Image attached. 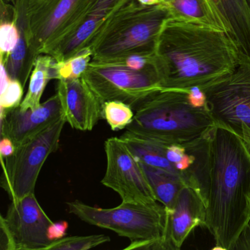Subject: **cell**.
I'll list each match as a JSON object with an SVG mask.
<instances>
[{"instance_id":"cell-28","label":"cell","mask_w":250,"mask_h":250,"mask_svg":"<svg viewBox=\"0 0 250 250\" xmlns=\"http://www.w3.org/2000/svg\"><path fill=\"white\" fill-rule=\"evenodd\" d=\"M68 223L66 221L53 222L48 229V236L51 242L66 237Z\"/></svg>"},{"instance_id":"cell-25","label":"cell","mask_w":250,"mask_h":250,"mask_svg":"<svg viewBox=\"0 0 250 250\" xmlns=\"http://www.w3.org/2000/svg\"><path fill=\"white\" fill-rule=\"evenodd\" d=\"M19 28L11 22H1L0 26V52L1 57L10 54L20 40Z\"/></svg>"},{"instance_id":"cell-13","label":"cell","mask_w":250,"mask_h":250,"mask_svg":"<svg viewBox=\"0 0 250 250\" xmlns=\"http://www.w3.org/2000/svg\"><path fill=\"white\" fill-rule=\"evenodd\" d=\"M63 117L57 93L35 109L22 111L19 105L1 110V138H9L15 147L22 145Z\"/></svg>"},{"instance_id":"cell-11","label":"cell","mask_w":250,"mask_h":250,"mask_svg":"<svg viewBox=\"0 0 250 250\" xmlns=\"http://www.w3.org/2000/svg\"><path fill=\"white\" fill-rule=\"evenodd\" d=\"M4 219L19 250H42L53 242L48 236L53 222L44 212L35 193L10 203Z\"/></svg>"},{"instance_id":"cell-7","label":"cell","mask_w":250,"mask_h":250,"mask_svg":"<svg viewBox=\"0 0 250 250\" xmlns=\"http://www.w3.org/2000/svg\"><path fill=\"white\" fill-rule=\"evenodd\" d=\"M66 121L62 117L22 145L8 157H1L0 186L11 202L35 193L41 168L50 154L57 151Z\"/></svg>"},{"instance_id":"cell-26","label":"cell","mask_w":250,"mask_h":250,"mask_svg":"<svg viewBox=\"0 0 250 250\" xmlns=\"http://www.w3.org/2000/svg\"><path fill=\"white\" fill-rule=\"evenodd\" d=\"M23 86L19 81L11 80L4 91L0 92L1 110L11 109L19 106L23 95Z\"/></svg>"},{"instance_id":"cell-21","label":"cell","mask_w":250,"mask_h":250,"mask_svg":"<svg viewBox=\"0 0 250 250\" xmlns=\"http://www.w3.org/2000/svg\"><path fill=\"white\" fill-rule=\"evenodd\" d=\"M92 57V51L86 49L66 61L56 62L54 65V79L60 81L80 79L88 69Z\"/></svg>"},{"instance_id":"cell-37","label":"cell","mask_w":250,"mask_h":250,"mask_svg":"<svg viewBox=\"0 0 250 250\" xmlns=\"http://www.w3.org/2000/svg\"><path fill=\"white\" fill-rule=\"evenodd\" d=\"M171 1V0H161V2L163 3H167L169 2V1Z\"/></svg>"},{"instance_id":"cell-35","label":"cell","mask_w":250,"mask_h":250,"mask_svg":"<svg viewBox=\"0 0 250 250\" xmlns=\"http://www.w3.org/2000/svg\"><path fill=\"white\" fill-rule=\"evenodd\" d=\"M211 250H228L226 249L224 247L220 246V245H216L214 248H212Z\"/></svg>"},{"instance_id":"cell-20","label":"cell","mask_w":250,"mask_h":250,"mask_svg":"<svg viewBox=\"0 0 250 250\" xmlns=\"http://www.w3.org/2000/svg\"><path fill=\"white\" fill-rule=\"evenodd\" d=\"M56 60L51 56L41 54L37 58L30 75L29 87L19 108L22 111L35 109L41 105V97L47 83L54 79V65Z\"/></svg>"},{"instance_id":"cell-9","label":"cell","mask_w":250,"mask_h":250,"mask_svg":"<svg viewBox=\"0 0 250 250\" xmlns=\"http://www.w3.org/2000/svg\"><path fill=\"white\" fill-rule=\"evenodd\" d=\"M202 90L215 125L236 134L250 154V59H241L233 73Z\"/></svg>"},{"instance_id":"cell-16","label":"cell","mask_w":250,"mask_h":250,"mask_svg":"<svg viewBox=\"0 0 250 250\" xmlns=\"http://www.w3.org/2000/svg\"><path fill=\"white\" fill-rule=\"evenodd\" d=\"M213 13L237 48L241 59L250 60L249 0H206Z\"/></svg>"},{"instance_id":"cell-8","label":"cell","mask_w":250,"mask_h":250,"mask_svg":"<svg viewBox=\"0 0 250 250\" xmlns=\"http://www.w3.org/2000/svg\"><path fill=\"white\" fill-rule=\"evenodd\" d=\"M82 79L102 104L120 101L133 110L151 94L161 90L154 63L139 70L124 61H91Z\"/></svg>"},{"instance_id":"cell-18","label":"cell","mask_w":250,"mask_h":250,"mask_svg":"<svg viewBox=\"0 0 250 250\" xmlns=\"http://www.w3.org/2000/svg\"><path fill=\"white\" fill-rule=\"evenodd\" d=\"M139 163L157 202L162 204L168 212L171 211L179 192L185 186L182 176Z\"/></svg>"},{"instance_id":"cell-34","label":"cell","mask_w":250,"mask_h":250,"mask_svg":"<svg viewBox=\"0 0 250 250\" xmlns=\"http://www.w3.org/2000/svg\"><path fill=\"white\" fill-rule=\"evenodd\" d=\"M138 1L142 5L151 6L159 4L161 2V0H138Z\"/></svg>"},{"instance_id":"cell-31","label":"cell","mask_w":250,"mask_h":250,"mask_svg":"<svg viewBox=\"0 0 250 250\" xmlns=\"http://www.w3.org/2000/svg\"><path fill=\"white\" fill-rule=\"evenodd\" d=\"M158 241L131 242L130 245L121 250H154Z\"/></svg>"},{"instance_id":"cell-19","label":"cell","mask_w":250,"mask_h":250,"mask_svg":"<svg viewBox=\"0 0 250 250\" xmlns=\"http://www.w3.org/2000/svg\"><path fill=\"white\" fill-rule=\"evenodd\" d=\"M164 4L173 20L224 30L206 0H171Z\"/></svg>"},{"instance_id":"cell-6","label":"cell","mask_w":250,"mask_h":250,"mask_svg":"<svg viewBox=\"0 0 250 250\" xmlns=\"http://www.w3.org/2000/svg\"><path fill=\"white\" fill-rule=\"evenodd\" d=\"M69 211L82 221L113 230L131 242L158 241L167 230L168 214L162 204L122 202L111 208H98L76 200L67 203Z\"/></svg>"},{"instance_id":"cell-3","label":"cell","mask_w":250,"mask_h":250,"mask_svg":"<svg viewBox=\"0 0 250 250\" xmlns=\"http://www.w3.org/2000/svg\"><path fill=\"white\" fill-rule=\"evenodd\" d=\"M189 92L157 91L135 108V117L126 130L165 145L186 149L207 138L215 123L207 108H195Z\"/></svg>"},{"instance_id":"cell-23","label":"cell","mask_w":250,"mask_h":250,"mask_svg":"<svg viewBox=\"0 0 250 250\" xmlns=\"http://www.w3.org/2000/svg\"><path fill=\"white\" fill-rule=\"evenodd\" d=\"M110 242V238L106 235L66 236L42 250H90Z\"/></svg>"},{"instance_id":"cell-36","label":"cell","mask_w":250,"mask_h":250,"mask_svg":"<svg viewBox=\"0 0 250 250\" xmlns=\"http://www.w3.org/2000/svg\"><path fill=\"white\" fill-rule=\"evenodd\" d=\"M248 205H249V209H250V189L249 192H248Z\"/></svg>"},{"instance_id":"cell-22","label":"cell","mask_w":250,"mask_h":250,"mask_svg":"<svg viewBox=\"0 0 250 250\" xmlns=\"http://www.w3.org/2000/svg\"><path fill=\"white\" fill-rule=\"evenodd\" d=\"M135 112L130 105L120 101H107L103 104V118L113 131L127 128L133 122Z\"/></svg>"},{"instance_id":"cell-1","label":"cell","mask_w":250,"mask_h":250,"mask_svg":"<svg viewBox=\"0 0 250 250\" xmlns=\"http://www.w3.org/2000/svg\"><path fill=\"white\" fill-rule=\"evenodd\" d=\"M240 60L224 30L172 19L163 26L153 57L161 89L186 92L230 74Z\"/></svg>"},{"instance_id":"cell-27","label":"cell","mask_w":250,"mask_h":250,"mask_svg":"<svg viewBox=\"0 0 250 250\" xmlns=\"http://www.w3.org/2000/svg\"><path fill=\"white\" fill-rule=\"evenodd\" d=\"M0 250H19L3 215H0Z\"/></svg>"},{"instance_id":"cell-4","label":"cell","mask_w":250,"mask_h":250,"mask_svg":"<svg viewBox=\"0 0 250 250\" xmlns=\"http://www.w3.org/2000/svg\"><path fill=\"white\" fill-rule=\"evenodd\" d=\"M170 19L167 6L142 5L131 0L107 26L91 51L95 62H118L132 56L152 57L163 26Z\"/></svg>"},{"instance_id":"cell-14","label":"cell","mask_w":250,"mask_h":250,"mask_svg":"<svg viewBox=\"0 0 250 250\" xmlns=\"http://www.w3.org/2000/svg\"><path fill=\"white\" fill-rule=\"evenodd\" d=\"M56 93L63 117L73 129L91 131L103 118L102 103L82 78L58 81Z\"/></svg>"},{"instance_id":"cell-10","label":"cell","mask_w":250,"mask_h":250,"mask_svg":"<svg viewBox=\"0 0 250 250\" xmlns=\"http://www.w3.org/2000/svg\"><path fill=\"white\" fill-rule=\"evenodd\" d=\"M104 149L107 168L101 184L117 192L122 202L157 203L140 163L120 137L108 138Z\"/></svg>"},{"instance_id":"cell-29","label":"cell","mask_w":250,"mask_h":250,"mask_svg":"<svg viewBox=\"0 0 250 250\" xmlns=\"http://www.w3.org/2000/svg\"><path fill=\"white\" fill-rule=\"evenodd\" d=\"M229 250H250V220Z\"/></svg>"},{"instance_id":"cell-33","label":"cell","mask_w":250,"mask_h":250,"mask_svg":"<svg viewBox=\"0 0 250 250\" xmlns=\"http://www.w3.org/2000/svg\"><path fill=\"white\" fill-rule=\"evenodd\" d=\"M181 248L176 246L174 242L170 239L168 233H166L165 236L157 242L154 250H180Z\"/></svg>"},{"instance_id":"cell-32","label":"cell","mask_w":250,"mask_h":250,"mask_svg":"<svg viewBox=\"0 0 250 250\" xmlns=\"http://www.w3.org/2000/svg\"><path fill=\"white\" fill-rule=\"evenodd\" d=\"M16 147L9 138H1L0 142V154L1 157H8L15 152Z\"/></svg>"},{"instance_id":"cell-17","label":"cell","mask_w":250,"mask_h":250,"mask_svg":"<svg viewBox=\"0 0 250 250\" xmlns=\"http://www.w3.org/2000/svg\"><path fill=\"white\" fill-rule=\"evenodd\" d=\"M120 138L139 163L182 176L166 157L164 144L127 130Z\"/></svg>"},{"instance_id":"cell-2","label":"cell","mask_w":250,"mask_h":250,"mask_svg":"<svg viewBox=\"0 0 250 250\" xmlns=\"http://www.w3.org/2000/svg\"><path fill=\"white\" fill-rule=\"evenodd\" d=\"M205 227L230 250L250 220V154L231 131L215 125L207 137Z\"/></svg>"},{"instance_id":"cell-15","label":"cell","mask_w":250,"mask_h":250,"mask_svg":"<svg viewBox=\"0 0 250 250\" xmlns=\"http://www.w3.org/2000/svg\"><path fill=\"white\" fill-rule=\"evenodd\" d=\"M167 233L175 245L182 248L191 232L205 227L206 205L202 195L189 186L179 192L173 209L167 211Z\"/></svg>"},{"instance_id":"cell-38","label":"cell","mask_w":250,"mask_h":250,"mask_svg":"<svg viewBox=\"0 0 250 250\" xmlns=\"http://www.w3.org/2000/svg\"><path fill=\"white\" fill-rule=\"evenodd\" d=\"M250 3V0H249Z\"/></svg>"},{"instance_id":"cell-12","label":"cell","mask_w":250,"mask_h":250,"mask_svg":"<svg viewBox=\"0 0 250 250\" xmlns=\"http://www.w3.org/2000/svg\"><path fill=\"white\" fill-rule=\"evenodd\" d=\"M131 0H96L75 32L48 55L57 62L91 49L120 10Z\"/></svg>"},{"instance_id":"cell-5","label":"cell","mask_w":250,"mask_h":250,"mask_svg":"<svg viewBox=\"0 0 250 250\" xmlns=\"http://www.w3.org/2000/svg\"><path fill=\"white\" fill-rule=\"evenodd\" d=\"M96 0H26L23 11L29 61L35 65L82 23Z\"/></svg>"},{"instance_id":"cell-24","label":"cell","mask_w":250,"mask_h":250,"mask_svg":"<svg viewBox=\"0 0 250 250\" xmlns=\"http://www.w3.org/2000/svg\"><path fill=\"white\" fill-rule=\"evenodd\" d=\"M165 156L182 175L186 185L188 174L196 160L195 156L190 151H186L185 147L179 145H165Z\"/></svg>"},{"instance_id":"cell-30","label":"cell","mask_w":250,"mask_h":250,"mask_svg":"<svg viewBox=\"0 0 250 250\" xmlns=\"http://www.w3.org/2000/svg\"><path fill=\"white\" fill-rule=\"evenodd\" d=\"M189 100L195 108H206V98L204 91L199 87L189 89Z\"/></svg>"}]
</instances>
